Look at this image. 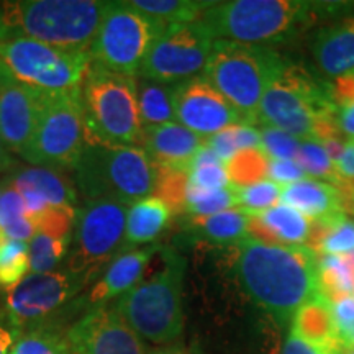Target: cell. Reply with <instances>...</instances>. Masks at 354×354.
Returning a JSON list of instances; mask_svg holds the SVG:
<instances>
[{"label": "cell", "mask_w": 354, "mask_h": 354, "mask_svg": "<svg viewBox=\"0 0 354 354\" xmlns=\"http://www.w3.org/2000/svg\"><path fill=\"white\" fill-rule=\"evenodd\" d=\"M73 238H57L43 232H35L28 241L30 272L43 274L59 269L66 263Z\"/></svg>", "instance_id": "obj_32"}, {"label": "cell", "mask_w": 354, "mask_h": 354, "mask_svg": "<svg viewBox=\"0 0 354 354\" xmlns=\"http://www.w3.org/2000/svg\"><path fill=\"white\" fill-rule=\"evenodd\" d=\"M172 215L174 214L169 207L156 196H149L131 203L127 214L122 253L138 250L141 246H148L156 241L159 234L167 228Z\"/></svg>", "instance_id": "obj_24"}, {"label": "cell", "mask_w": 354, "mask_h": 354, "mask_svg": "<svg viewBox=\"0 0 354 354\" xmlns=\"http://www.w3.org/2000/svg\"><path fill=\"white\" fill-rule=\"evenodd\" d=\"M187 187L198 192H215L230 187L225 162L203 143L187 167Z\"/></svg>", "instance_id": "obj_29"}, {"label": "cell", "mask_w": 354, "mask_h": 354, "mask_svg": "<svg viewBox=\"0 0 354 354\" xmlns=\"http://www.w3.org/2000/svg\"><path fill=\"white\" fill-rule=\"evenodd\" d=\"M131 6L165 25L189 24L202 17L214 2L207 0H131Z\"/></svg>", "instance_id": "obj_30"}, {"label": "cell", "mask_w": 354, "mask_h": 354, "mask_svg": "<svg viewBox=\"0 0 354 354\" xmlns=\"http://www.w3.org/2000/svg\"><path fill=\"white\" fill-rule=\"evenodd\" d=\"M295 162L302 167L307 177L323 180V183L336 185V187L343 185V179L336 171L333 159L330 158L323 145L315 140H300Z\"/></svg>", "instance_id": "obj_35"}, {"label": "cell", "mask_w": 354, "mask_h": 354, "mask_svg": "<svg viewBox=\"0 0 354 354\" xmlns=\"http://www.w3.org/2000/svg\"><path fill=\"white\" fill-rule=\"evenodd\" d=\"M161 248V245H148L118 254L91 286V289L71 304V307L64 312L66 320L76 313H86L92 308L109 305L110 300L120 299L123 294L140 284L153 256L159 253Z\"/></svg>", "instance_id": "obj_17"}, {"label": "cell", "mask_w": 354, "mask_h": 354, "mask_svg": "<svg viewBox=\"0 0 354 354\" xmlns=\"http://www.w3.org/2000/svg\"><path fill=\"white\" fill-rule=\"evenodd\" d=\"M205 140L177 122L165 123L159 127L143 128L140 146L161 169H180L187 167L202 148Z\"/></svg>", "instance_id": "obj_20"}, {"label": "cell", "mask_w": 354, "mask_h": 354, "mask_svg": "<svg viewBox=\"0 0 354 354\" xmlns=\"http://www.w3.org/2000/svg\"><path fill=\"white\" fill-rule=\"evenodd\" d=\"M166 26L130 2H109L88 48L92 63L125 76H140L146 56Z\"/></svg>", "instance_id": "obj_10"}, {"label": "cell", "mask_w": 354, "mask_h": 354, "mask_svg": "<svg viewBox=\"0 0 354 354\" xmlns=\"http://www.w3.org/2000/svg\"><path fill=\"white\" fill-rule=\"evenodd\" d=\"M20 331L8 322L3 310H0V354H10Z\"/></svg>", "instance_id": "obj_46"}, {"label": "cell", "mask_w": 354, "mask_h": 354, "mask_svg": "<svg viewBox=\"0 0 354 354\" xmlns=\"http://www.w3.org/2000/svg\"><path fill=\"white\" fill-rule=\"evenodd\" d=\"M305 172L302 171L294 159H287V161H271L269 165V179L279 185H289L297 183V180L305 179Z\"/></svg>", "instance_id": "obj_42"}, {"label": "cell", "mask_w": 354, "mask_h": 354, "mask_svg": "<svg viewBox=\"0 0 354 354\" xmlns=\"http://www.w3.org/2000/svg\"><path fill=\"white\" fill-rule=\"evenodd\" d=\"M0 196V227L8 240L28 243L35 234V225L30 220L24 198L15 189L3 184Z\"/></svg>", "instance_id": "obj_31"}, {"label": "cell", "mask_w": 354, "mask_h": 354, "mask_svg": "<svg viewBox=\"0 0 354 354\" xmlns=\"http://www.w3.org/2000/svg\"><path fill=\"white\" fill-rule=\"evenodd\" d=\"M81 92L86 128L94 138L115 146H140L143 125L136 77L92 63Z\"/></svg>", "instance_id": "obj_7"}, {"label": "cell", "mask_w": 354, "mask_h": 354, "mask_svg": "<svg viewBox=\"0 0 354 354\" xmlns=\"http://www.w3.org/2000/svg\"><path fill=\"white\" fill-rule=\"evenodd\" d=\"M336 123L342 136L346 138V143L354 141V100L344 102L342 105H336Z\"/></svg>", "instance_id": "obj_44"}, {"label": "cell", "mask_w": 354, "mask_h": 354, "mask_svg": "<svg viewBox=\"0 0 354 354\" xmlns=\"http://www.w3.org/2000/svg\"><path fill=\"white\" fill-rule=\"evenodd\" d=\"M7 39H12V33L7 28V25L3 24L2 15H0V41H7Z\"/></svg>", "instance_id": "obj_49"}, {"label": "cell", "mask_w": 354, "mask_h": 354, "mask_svg": "<svg viewBox=\"0 0 354 354\" xmlns=\"http://www.w3.org/2000/svg\"><path fill=\"white\" fill-rule=\"evenodd\" d=\"M10 354H73L63 325L56 322L43 323L21 331Z\"/></svg>", "instance_id": "obj_28"}, {"label": "cell", "mask_w": 354, "mask_h": 354, "mask_svg": "<svg viewBox=\"0 0 354 354\" xmlns=\"http://www.w3.org/2000/svg\"><path fill=\"white\" fill-rule=\"evenodd\" d=\"M28 274V243L7 240L0 246V289H13Z\"/></svg>", "instance_id": "obj_36"}, {"label": "cell", "mask_w": 354, "mask_h": 354, "mask_svg": "<svg viewBox=\"0 0 354 354\" xmlns=\"http://www.w3.org/2000/svg\"><path fill=\"white\" fill-rule=\"evenodd\" d=\"M138 109L143 128L176 122L174 84H162L140 77Z\"/></svg>", "instance_id": "obj_27"}, {"label": "cell", "mask_w": 354, "mask_h": 354, "mask_svg": "<svg viewBox=\"0 0 354 354\" xmlns=\"http://www.w3.org/2000/svg\"><path fill=\"white\" fill-rule=\"evenodd\" d=\"M3 68V64H2V61H0V69H2Z\"/></svg>", "instance_id": "obj_53"}, {"label": "cell", "mask_w": 354, "mask_h": 354, "mask_svg": "<svg viewBox=\"0 0 354 354\" xmlns=\"http://www.w3.org/2000/svg\"><path fill=\"white\" fill-rule=\"evenodd\" d=\"M174 113L177 123L203 140L225 128L243 123L236 109L203 74L174 84Z\"/></svg>", "instance_id": "obj_16"}, {"label": "cell", "mask_w": 354, "mask_h": 354, "mask_svg": "<svg viewBox=\"0 0 354 354\" xmlns=\"http://www.w3.org/2000/svg\"><path fill=\"white\" fill-rule=\"evenodd\" d=\"M290 331L313 346L342 354L343 343L336 330L333 304L320 294L302 305L292 318Z\"/></svg>", "instance_id": "obj_23"}, {"label": "cell", "mask_w": 354, "mask_h": 354, "mask_svg": "<svg viewBox=\"0 0 354 354\" xmlns=\"http://www.w3.org/2000/svg\"><path fill=\"white\" fill-rule=\"evenodd\" d=\"M43 92L25 86L8 73H0V136L12 153L24 154L37 130Z\"/></svg>", "instance_id": "obj_18"}, {"label": "cell", "mask_w": 354, "mask_h": 354, "mask_svg": "<svg viewBox=\"0 0 354 354\" xmlns=\"http://www.w3.org/2000/svg\"><path fill=\"white\" fill-rule=\"evenodd\" d=\"M313 59L323 74L335 79L354 71V17L331 24L313 38Z\"/></svg>", "instance_id": "obj_21"}, {"label": "cell", "mask_w": 354, "mask_h": 354, "mask_svg": "<svg viewBox=\"0 0 354 354\" xmlns=\"http://www.w3.org/2000/svg\"><path fill=\"white\" fill-rule=\"evenodd\" d=\"M330 117H336V109L328 86L302 66L286 63L263 95L256 125L279 128L297 140H313L318 123Z\"/></svg>", "instance_id": "obj_8"}, {"label": "cell", "mask_w": 354, "mask_h": 354, "mask_svg": "<svg viewBox=\"0 0 354 354\" xmlns=\"http://www.w3.org/2000/svg\"><path fill=\"white\" fill-rule=\"evenodd\" d=\"M81 87L63 92H43L37 130L24 154L26 162L71 172L86 145Z\"/></svg>", "instance_id": "obj_9"}, {"label": "cell", "mask_w": 354, "mask_h": 354, "mask_svg": "<svg viewBox=\"0 0 354 354\" xmlns=\"http://www.w3.org/2000/svg\"><path fill=\"white\" fill-rule=\"evenodd\" d=\"M250 214L236 207L210 216H187L185 230L197 240L234 246L250 236Z\"/></svg>", "instance_id": "obj_25"}, {"label": "cell", "mask_w": 354, "mask_h": 354, "mask_svg": "<svg viewBox=\"0 0 354 354\" xmlns=\"http://www.w3.org/2000/svg\"><path fill=\"white\" fill-rule=\"evenodd\" d=\"M0 61L17 81L39 92L82 87L92 64L88 51L63 50L24 37L0 41Z\"/></svg>", "instance_id": "obj_12"}, {"label": "cell", "mask_w": 354, "mask_h": 354, "mask_svg": "<svg viewBox=\"0 0 354 354\" xmlns=\"http://www.w3.org/2000/svg\"><path fill=\"white\" fill-rule=\"evenodd\" d=\"M281 203L302 212L312 221H331L346 215L342 209L339 189L312 177L284 185Z\"/></svg>", "instance_id": "obj_22"}, {"label": "cell", "mask_w": 354, "mask_h": 354, "mask_svg": "<svg viewBox=\"0 0 354 354\" xmlns=\"http://www.w3.org/2000/svg\"><path fill=\"white\" fill-rule=\"evenodd\" d=\"M2 190H3V185H2V183H0V196H2Z\"/></svg>", "instance_id": "obj_52"}, {"label": "cell", "mask_w": 354, "mask_h": 354, "mask_svg": "<svg viewBox=\"0 0 354 354\" xmlns=\"http://www.w3.org/2000/svg\"><path fill=\"white\" fill-rule=\"evenodd\" d=\"M269 165H271V159L263 151V148H251L234 154L225 165L230 185L248 187V185L269 179Z\"/></svg>", "instance_id": "obj_34"}, {"label": "cell", "mask_w": 354, "mask_h": 354, "mask_svg": "<svg viewBox=\"0 0 354 354\" xmlns=\"http://www.w3.org/2000/svg\"><path fill=\"white\" fill-rule=\"evenodd\" d=\"M107 7L100 0H17L0 3V15L12 38L88 51Z\"/></svg>", "instance_id": "obj_4"}, {"label": "cell", "mask_w": 354, "mask_h": 354, "mask_svg": "<svg viewBox=\"0 0 354 354\" xmlns=\"http://www.w3.org/2000/svg\"><path fill=\"white\" fill-rule=\"evenodd\" d=\"M269 234L274 245L307 246L312 234L313 221L302 212L292 209L286 203H277L272 209L256 214Z\"/></svg>", "instance_id": "obj_26"}, {"label": "cell", "mask_w": 354, "mask_h": 354, "mask_svg": "<svg viewBox=\"0 0 354 354\" xmlns=\"http://www.w3.org/2000/svg\"><path fill=\"white\" fill-rule=\"evenodd\" d=\"M233 190L236 196V207L250 215L261 214V212L272 209L277 203H281L282 185L276 184L271 179L261 180V183L248 185V187H233Z\"/></svg>", "instance_id": "obj_37"}, {"label": "cell", "mask_w": 354, "mask_h": 354, "mask_svg": "<svg viewBox=\"0 0 354 354\" xmlns=\"http://www.w3.org/2000/svg\"><path fill=\"white\" fill-rule=\"evenodd\" d=\"M13 169H15V159H13L6 141L0 136V174H8Z\"/></svg>", "instance_id": "obj_47"}, {"label": "cell", "mask_w": 354, "mask_h": 354, "mask_svg": "<svg viewBox=\"0 0 354 354\" xmlns=\"http://www.w3.org/2000/svg\"><path fill=\"white\" fill-rule=\"evenodd\" d=\"M325 223V233L317 248L318 254L343 256L354 251V221L348 215Z\"/></svg>", "instance_id": "obj_40"}, {"label": "cell", "mask_w": 354, "mask_h": 354, "mask_svg": "<svg viewBox=\"0 0 354 354\" xmlns=\"http://www.w3.org/2000/svg\"><path fill=\"white\" fill-rule=\"evenodd\" d=\"M318 8L304 0H232L214 2L198 20L215 39L269 46L304 30Z\"/></svg>", "instance_id": "obj_6"}, {"label": "cell", "mask_w": 354, "mask_h": 354, "mask_svg": "<svg viewBox=\"0 0 354 354\" xmlns=\"http://www.w3.org/2000/svg\"><path fill=\"white\" fill-rule=\"evenodd\" d=\"M234 251L243 290L281 325L320 295L318 253L312 248L268 245L248 236Z\"/></svg>", "instance_id": "obj_1"}, {"label": "cell", "mask_w": 354, "mask_h": 354, "mask_svg": "<svg viewBox=\"0 0 354 354\" xmlns=\"http://www.w3.org/2000/svg\"><path fill=\"white\" fill-rule=\"evenodd\" d=\"M187 171L180 169H161L158 167L156 197L169 207L174 215L185 214V198H187Z\"/></svg>", "instance_id": "obj_39"}, {"label": "cell", "mask_w": 354, "mask_h": 354, "mask_svg": "<svg viewBox=\"0 0 354 354\" xmlns=\"http://www.w3.org/2000/svg\"><path fill=\"white\" fill-rule=\"evenodd\" d=\"M286 63L271 46L215 39L202 74L236 109L243 122L256 125L263 95Z\"/></svg>", "instance_id": "obj_5"}, {"label": "cell", "mask_w": 354, "mask_h": 354, "mask_svg": "<svg viewBox=\"0 0 354 354\" xmlns=\"http://www.w3.org/2000/svg\"><path fill=\"white\" fill-rule=\"evenodd\" d=\"M127 203L112 198L84 201L76 210L73 243L66 268L81 274L91 284L122 253L127 227Z\"/></svg>", "instance_id": "obj_11"}, {"label": "cell", "mask_w": 354, "mask_h": 354, "mask_svg": "<svg viewBox=\"0 0 354 354\" xmlns=\"http://www.w3.org/2000/svg\"><path fill=\"white\" fill-rule=\"evenodd\" d=\"M230 209H236V196L232 185L215 192H198L187 187L185 216H210Z\"/></svg>", "instance_id": "obj_38"}, {"label": "cell", "mask_w": 354, "mask_h": 354, "mask_svg": "<svg viewBox=\"0 0 354 354\" xmlns=\"http://www.w3.org/2000/svg\"><path fill=\"white\" fill-rule=\"evenodd\" d=\"M88 286L86 277L66 266L51 272H30L19 286L6 292L3 312L20 333L50 322L63 325L64 312Z\"/></svg>", "instance_id": "obj_13"}, {"label": "cell", "mask_w": 354, "mask_h": 354, "mask_svg": "<svg viewBox=\"0 0 354 354\" xmlns=\"http://www.w3.org/2000/svg\"><path fill=\"white\" fill-rule=\"evenodd\" d=\"M148 354H185L183 349L176 348V346H162V348H158V349H153V351H149Z\"/></svg>", "instance_id": "obj_48"}, {"label": "cell", "mask_w": 354, "mask_h": 354, "mask_svg": "<svg viewBox=\"0 0 354 354\" xmlns=\"http://www.w3.org/2000/svg\"><path fill=\"white\" fill-rule=\"evenodd\" d=\"M71 174L77 194L86 201L112 198L131 205L153 196L158 167L141 146L102 143L87 131L86 145Z\"/></svg>", "instance_id": "obj_3"}, {"label": "cell", "mask_w": 354, "mask_h": 354, "mask_svg": "<svg viewBox=\"0 0 354 354\" xmlns=\"http://www.w3.org/2000/svg\"><path fill=\"white\" fill-rule=\"evenodd\" d=\"M8 240V238L6 236V233H3V230H2V227H0V246L3 245V243H6Z\"/></svg>", "instance_id": "obj_50"}, {"label": "cell", "mask_w": 354, "mask_h": 354, "mask_svg": "<svg viewBox=\"0 0 354 354\" xmlns=\"http://www.w3.org/2000/svg\"><path fill=\"white\" fill-rule=\"evenodd\" d=\"M261 133V148L268 154L271 161H287V159H294L297 156L300 140L289 133L279 130L272 127H259Z\"/></svg>", "instance_id": "obj_41"}, {"label": "cell", "mask_w": 354, "mask_h": 354, "mask_svg": "<svg viewBox=\"0 0 354 354\" xmlns=\"http://www.w3.org/2000/svg\"><path fill=\"white\" fill-rule=\"evenodd\" d=\"M330 97L333 105H342L344 102L354 100V71L353 73L343 74V76L335 77L333 82L328 86Z\"/></svg>", "instance_id": "obj_43"}, {"label": "cell", "mask_w": 354, "mask_h": 354, "mask_svg": "<svg viewBox=\"0 0 354 354\" xmlns=\"http://www.w3.org/2000/svg\"><path fill=\"white\" fill-rule=\"evenodd\" d=\"M282 354H336L325 351V349L313 346L307 342H304L302 338H299L297 335H294L290 331L289 336L286 338L284 346H282Z\"/></svg>", "instance_id": "obj_45"}, {"label": "cell", "mask_w": 354, "mask_h": 354, "mask_svg": "<svg viewBox=\"0 0 354 354\" xmlns=\"http://www.w3.org/2000/svg\"><path fill=\"white\" fill-rule=\"evenodd\" d=\"M161 269L143 279L115 304L140 338L167 346L184 331L183 290L187 261L174 248H161Z\"/></svg>", "instance_id": "obj_2"}, {"label": "cell", "mask_w": 354, "mask_h": 354, "mask_svg": "<svg viewBox=\"0 0 354 354\" xmlns=\"http://www.w3.org/2000/svg\"><path fill=\"white\" fill-rule=\"evenodd\" d=\"M342 354H354V344L353 346H344Z\"/></svg>", "instance_id": "obj_51"}, {"label": "cell", "mask_w": 354, "mask_h": 354, "mask_svg": "<svg viewBox=\"0 0 354 354\" xmlns=\"http://www.w3.org/2000/svg\"><path fill=\"white\" fill-rule=\"evenodd\" d=\"M215 38L201 20L167 25L141 66L140 77L179 84L203 73Z\"/></svg>", "instance_id": "obj_14"}, {"label": "cell", "mask_w": 354, "mask_h": 354, "mask_svg": "<svg viewBox=\"0 0 354 354\" xmlns=\"http://www.w3.org/2000/svg\"><path fill=\"white\" fill-rule=\"evenodd\" d=\"M73 354H148L143 339L113 307L104 305L82 313L66 330Z\"/></svg>", "instance_id": "obj_15"}, {"label": "cell", "mask_w": 354, "mask_h": 354, "mask_svg": "<svg viewBox=\"0 0 354 354\" xmlns=\"http://www.w3.org/2000/svg\"><path fill=\"white\" fill-rule=\"evenodd\" d=\"M205 145L227 165L230 159L240 151L261 148V133L259 128L243 122L205 138Z\"/></svg>", "instance_id": "obj_33"}, {"label": "cell", "mask_w": 354, "mask_h": 354, "mask_svg": "<svg viewBox=\"0 0 354 354\" xmlns=\"http://www.w3.org/2000/svg\"><path fill=\"white\" fill-rule=\"evenodd\" d=\"M24 198L30 220L48 207L77 209V190L64 172L43 166L15 167L2 179Z\"/></svg>", "instance_id": "obj_19"}]
</instances>
